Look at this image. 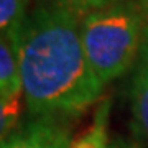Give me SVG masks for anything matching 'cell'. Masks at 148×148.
<instances>
[{"instance_id": "2", "label": "cell", "mask_w": 148, "mask_h": 148, "mask_svg": "<svg viewBox=\"0 0 148 148\" xmlns=\"http://www.w3.org/2000/svg\"><path fill=\"white\" fill-rule=\"evenodd\" d=\"M145 15L133 2H119L81 20V36L90 66L104 86L135 66L145 38Z\"/></svg>"}, {"instance_id": "8", "label": "cell", "mask_w": 148, "mask_h": 148, "mask_svg": "<svg viewBox=\"0 0 148 148\" xmlns=\"http://www.w3.org/2000/svg\"><path fill=\"white\" fill-rule=\"evenodd\" d=\"M122 0H54V3L63 8L74 12V13H90V12L101 10V8H107L110 5H115Z\"/></svg>"}, {"instance_id": "9", "label": "cell", "mask_w": 148, "mask_h": 148, "mask_svg": "<svg viewBox=\"0 0 148 148\" xmlns=\"http://www.w3.org/2000/svg\"><path fill=\"white\" fill-rule=\"evenodd\" d=\"M110 148H138V147L133 142H130V140L117 137V138H114V140H110Z\"/></svg>"}, {"instance_id": "4", "label": "cell", "mask_w": 148, "mask_h": 148, "mask_svg": "<svg viewBox=\"0 0 148 148\" xmlns=\"http://www.w3.org/2000/svg\"><path fill=\"white\" fill-rule=\"evenodd\" d=\"M69 128L56 115H32L2 140V148H69Z\"/></svg>"}, {"instance_id": "1", "label": "cell", "mask_w": 148, "mask_h": 148, "mask_svg": "<svg viewBox=\"0 0 148 148\" xmlns=\"http://www.w3.org/2000/svg\"><path fill=\"white\" fill-rule=\"evenodd\" d=\"M8 38L32 115H76L101 99L104 84L87 59L77 13L56 3L40 5Z\"/></svg>"}, {"instance_id": "6", "label": "cell", "mask_w": 148, "mask_h": 148, "mask_svg": "<svg viewBox=\"0 0 148 148\" xmlns=\"http://www.w3.org/2000/svg\"><path fill=\"white\" fill-rule=\"evenodd\" d=\"M109 112H110V101L104 99L95 109L89 128L74 138L69 148H110V140L107 133Z\"/></svg>"}, {"instance_id": "3", "label": "cell", "mask_w": 148, "mask_h": 148, "mask_svg": "<svg viewBox=\"0 0 148 148\" xmlns=\"http://www.w3.org/2000/svg\"><path fill=\"white\" fill-rule=\"evenodd\" d=\"M21 99H25L23 79L15 43L10 38L0 40V120L2 140L16 127L21 110Z\"/></svg>"}, {"instance_id": "7", "label": "cell", "mask_w": 148, "mask_h": 148, "mask_svg": "<svg viewBox=\"0 0 148 148\" xmlns=\"http://www.w3.org/2000/svg\"><path fill=\"white\" fill-rule=\"evenodd\" d=\"M28 0H0V30L2 36H13L20 32L27 13Z\"/></svg>"}, {"instance_id": "5", "label": "cell", "mask_w": 148, "mask_h": 148, "mask_svg": "<svg viewBox=\"0 0 148 148\" xmlns=\"http://www.w3.org/2000/svg\"><path fill=\"white\" fill-rule=\"evenodd\" d=\"M130 104H132V117L135 128L145 140H148V27L145 32L140 54L133 68Z\"/></svg>"}]
</instances>
